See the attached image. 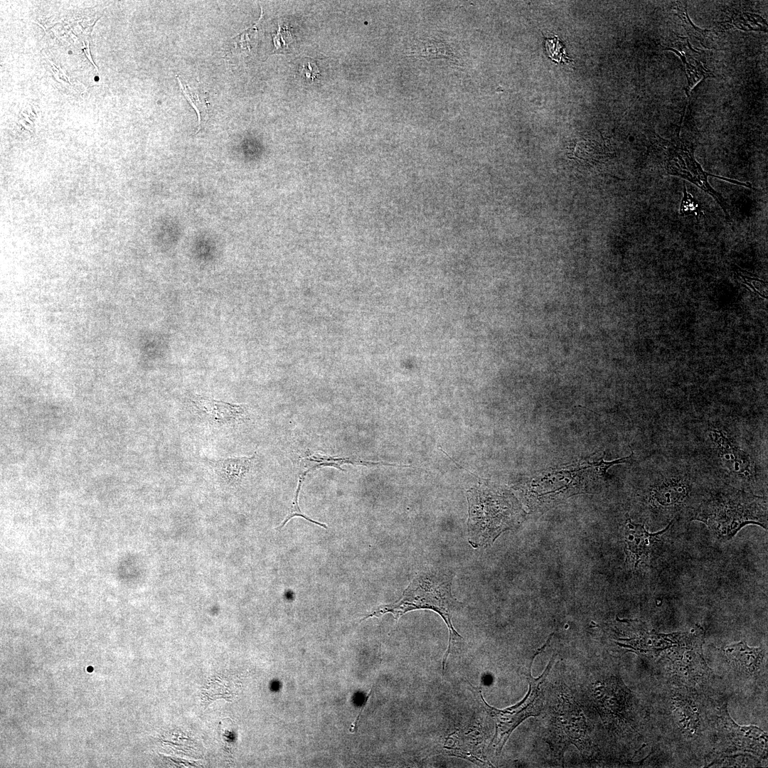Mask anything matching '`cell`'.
I'll return each mask as SVG.
<instances>
[{
  "mask_svg": "<svg viewBox=\"0 0 768 768\" xmlns=\"http://www.w3.org/2000/svg\"><path fill=\"white\" fill-rule=\"evenodd\" d=\"M553 659L547 666L543 675L537 678L531 676V670L529 669L528 678L530 688L526 698L519 703L503 710H498L489 706L482 699L485 710L495 720L496 733L494 740L497 739L496 745H498V753L511 732L521 722L530 716H535L540 713L542 706L541 688L550 671Z\"/></svg>",
  "mask_w": 768,
  "mask_h": 768,
  "instance_id": "obj_7",
  "label": "cell"
},
{
  "mask_svg": "<svg viewBox=\"0 0 768 768\" xmlns=\"http://www.w3.org/2000/svg\"><path fill=\"white\" fill-rule=\"evenodd\" d=\"M545 46L549 58L556 63L570 62L567 56L563 45L559 41L557 36L546 38Z\"/></svg>",
  "mask_w": 768,
  "mask_h": 768,
  "instance_id": "obj_15",
  "label": "cell"
},
{
  "mask_svg": "<svg viewBox=\"0 0 768 768\" xmlns=\"http://www.w3.org/2000/svg\"><path fill=\"white\" fill-rule=\"evenodd\" d=\"M707 437L714 462L722 472L725 484L757 495L767 490L753 455L730 432L720 427H710Z\"/></svg>",
  "mask_w": 768,
  "mask_h": 768,
  "instance_id": "obj_4",
  "label": "cell"
},
{
  "mask_svg": "<svg viewBox=\"0 0 768 768\" xmlns=\"http://www.w3.org/2000/svg\"><path fill=\"white\" fill-rule=\"evenodd\" d=\"M711 486L691 469L671 466L656 471L641 489L639 501L649 523L658 529L672 521H691Z\"/></svg>",
  "mask_w": 768,
  "mask_h": 768,
  "instance_id": "obj_1",
  "label": "cell"
},
{
  "mask_svg": "<svg viewBox=\"0 0 768 768\" xmlns=\"http://www.w3.org/2000/svg\"><path fill=\"white\" fill-rule=\"evenodd\" d=\"M181 90L191 106L196 110L198 119V129L201 124L202 115L208 112V102L203 96L201 95L197 90H193L187 85H183L178 77H176Z\"/></svg>",
  "mask_w": 768,
  "mask_h": 768,
  "instance_id": "obj_13",
  "label": "cell"
},
{
  "mask_svg": "<svg viewBox=\"0 0 768 768\" xmlns=\"http://www.w3.org/2000/svg\"><path fill=\"white\" fill-rule=\"evenodd\" d=\"M762 650L760 648H750L745 641L729 645L725 652L730 660L740 669L754 672L762 661Z\"/></svg>",
  "mask_w": 768,
  "mask_h": 768,
  "instance_id": "obj_11",
  "label": "cell"
},
{
  "mask_svg": "<svg viewBox=\"0 0 768 768\" xmlns=\"http://www.w3.org/2000/svg\"><path fill=\"white\" fill-rule=\"evenodd\" d=\"M300 463H301L300 466H302V469H301V474H299V476H302V477H305V476L306 475V474L309 471H310L311 470H314L315 469L323 467V466H333V467H336V468L338 469L339 470L344 471V469H343L341 466L343 465V464H363V465L383 464V465H390V466H397V464H389V463H385V462H368V461L356 459H349V458L331 457V456L320 454H318V453L306 454V456L302 457L300 459Z\"/></svg>",
  "mask_w": 768,
  "mask_h": 768,
  "instance_id": "obj_10",
  "label": "cell"
},
{
  "mask_svg": "<svg viewBox=\"0 0 768 768\" xmlns=\"http://www.w3.org/2000/svg\"><path fill=\"white\" fill-rule=\"evenodd\" d=\"M676 523L672 521L662 530L651 533L644 524L632 523L627 518L624 534L627 566L633 570L643 566H657L660 558L670 546Z\"/></svg>",
  "mask_w": 768,
  "mask_h": 768,
  "instance_id": "obj_6",
  "label": "cell"
},
{
  "mask_svg": "<svg viewBox=\"0 0 768 768\" xmlns=\"http://www.w3.org/2000/svg\"><path fill=\"white\" fill-rule=\"evenodd\" d=\"M303 481H304V479H299L298 485H297V489H296V491H295L294 497V499L292 501L291 507H290V508L289 510L288 514L286 516L285 519L282 522V523L277 528V529L279 530L282 528H283L288 521H289L293 517H295V516L302 517V518H304L305 520H306V521H309L311 523H314V524H316V525H317L319 526H321V527L324 528L326 529L328 528L326 524L311 519L309 517H308L307 516H306L305 514H304L301 511V509H300V508L299 506V503H298V498H299V491L301 490V487H302Z\"/></svg>",
  "mask_w": 768,
  "mask_h": 768,
  "instance_id": "obj_14",
  "label": "cell"
},
{
  "mask_svg": "<svg viewBox=\"0 0 768 768\" xmlns=\"http://www.w3.org/2000/svg\"><path fill=\"white\" fill-rule=\"evenodd\" d=\"M453 575L449 572L430 570L417 574L404 590L397 601L380 605L367 614L361 621L390 613L398 620L405 613L417 609H430L439 614L449 629V643L444 656L442 669L444 671L446 661L453 645L463 641V638L454 628L452 619L455 612L459 610L462 604L452 594Z\"/></svg>",
  "mask_w": 768,
  "mask_h": 768,
  "instance_id": "obj_3",
  "label": "cell"
},
{
  "mask_svg": "<svg viewBox=\"0 0 768 768\" xmlns=\"http://www.w3.org/2000/svg\"><path fill=\"white\" fill-rule=\"evenodd\" d=\"M691 521L705 523L718 540H731L745 526L767 529V498L722 483L712 485Z\"/></svg>",
  "mask_w": 768,
  "mask_h": 768,
  "instance_id": "obj_2",
  "label": "cell"
},
{
  "mask_svg": "<svg viewBox=\"0 0 768 768\" xmlns=\"http://www.w3.org/2000/svg\"><path fill=\"white\" fill-rule=\"evenodd\" d=\"M299 71L303 76L310 80H314L319 74V67L314 60H309L303 64Z\"/></svg>",
  "mask_w": 768,
  "mask_h": 768,
  "instance_id": "obj_17",
  "label": "cell"
},
{
  "mask_svg": "<svg viewBox=\"0 0 768 768\" xmlns=\"http://www.w3.org/2000/svg\"><path fill=\"white\" fill-rule=\"evenodd\" d=\"M658 149L663 151L661 163L657 164V170L663 175H673L684 178L710 195L722 209L725 219L732 223L729 215V206L725 198L709 183L708 176H712L703 171L700 165L695 160L693 151L681 141H668L659 138L657 141Z\"/></svg>",
  "mask_w": 768,
  "mask_h": 768,
  "instance_id": "obj_5",
  "label": "cell"
},
{
  "mask_svg": "<svg viewBox=\"0 0 768 768\" xmlns=\"http://www.w3.org/2000/svg\"><path fill=\"white\" fill-rule=\"evenodd\" d=\"M256 452L251 457L218 459L209 462L218 479L230 487L238 486L251 471L256 459Z\"/></svg>",
  "mask_w": 768,
  "mask_h": 768,
  "instance_id": "obj_9",
  "label": "cell"
},
{
  "mask_svg": "<svg viewBox=\"0 0 768 768\" xmlns=\"http://www.w3.org/2000/svg\"><path fill=\"white\" fill-rule=\"evenodd\" d=\"M191 405L196 415L210 426L231 427L250 420L249 407L245 404H233L203 395H194Z\"/></svg>",
  "mask_w": 768,
  "mask_h": 768,
  "instance_id": "obj_8",
  "label": "cell"
},
{
  "mask_svg": "<svg viewBox=\"0 0 768 768\" xmlns=\"http://www.w3.org/2000/svg\"><path fill=\"white\" fill-rule=\"evenodd\" d=\"M412 53L415 56H420L422 58L431 57L456 59V56H454V53L451 51L449 46L442 42H437L433 40L421 41L415 44L413 48Z\"/></svg>",
  "mask_w": 768,
  "mask_h": 768,
  "instance_id": "obj_12",
  "label": "cell"
},
{
  "mask_svg": "<svg viewBox=\"0 0 768 768\" xmlns=\"http://www.w3.org/2000/svg\"><path fill=\"white\" fill-rule=\"evenodd\" d=\"M701 213L702 212L699 208L697 201L690 194L686 192V187L684 186L683 198L680 207V214L681 215H693L698 217Z\"/></svg>",
  "mask_w": 768,
  "mask_h": 768,
  "instance_id": "obj_16",
  "label": "cell"
}]
</instances>
